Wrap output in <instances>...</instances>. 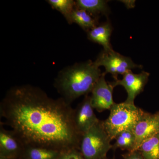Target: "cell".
Returning <instances> with one entry per match:
<instances>
[{
    "mask_svg": "<svg viewBox=\"0 0 159 159\" xmlns=\"http://www.w3.org/2000/svg\"><path fill=\"white\" fill-rule=\"evenodd\" d=\"M74 114V109L62 98L52 99L30 85L12 88L0 104L1 117L25 145L59 152L79 150L82 136Z\"/></svg>",
    "mask_w": 159,
    "mask_h": 159,
    "instance_id": "cell-1",
    "label": "cell"
},
{
    "mask_svg": "<svg viewBox=\"0 0 159 159\" xmlns=\"http://www.w3.org/2000/svg\"><path fill=\"white\" fill-rule=\"evenodd\" d=\"M102 73L95 61L75 64L60 72L54 86L67 103L71 104L92 92Z\"/></svg>",
    "mask_w": 159,
    "mask_h": 159,
    "instance_id": "cell-2",
    "label": "cell"
},
{
    "mask_svg": "<svg viewBox=\"0 0 159 159\" xmlns=\"http://www.w3.org/2000/svg\"><path fill=\"white\" fill-rule=\"evenodd\" d=\"M110 111L108 118L102 122L111 141L122 132L133 131L145 112L125 101L115 103Z\"/></svg>",
    "mask_w": 159,
    "mask_h": 159,
    "instance_id": "cell-3",
    "label": "cell"
},
{
    "mask_svg": "<svg viewBox=\"0 0 159 159\" xmlns=\"http://www.w3.org/2000/svg\"><path fill=\"white\" fill-rule=\"evenodd\" d=\"M111 141L100 120L83 135L79 150L85 159H107V154L112 148Z\"/></svg>",
    "mask_w": 159,
    "mask_h": 159,
    "instance_id": "cell-4",
    "label": "cell"
},
{
    "mask_svg": "<svg viewBox=\"0 0 159 159\" xmlns=\"http://www.w3.org/2000/svg\"><path fill=\"white\" fill-rule=\"evenodd\" d=\"M98 66L104 67V73L110 74L115 80H118L119 74L123 75L133 69H142L143 66L136 64L130 57H125L114 51H101L95 61Z\"/></svg>",
    "mask_w": 159,
    "mask_h": 159,
    "instance_id": "cell-5",
    "label": "cell"
},
{
    "mask_svg": "<svg viewBox=\"0 0 159 159\" xmlns=\"http://www.w3.org/2000/svg\"><path fill=\"white\" fill-rule=\"evenodd\" d=\"M149 75V73L144 71L139 74H134L132 71H129L123 75L122 79L114 80L110 83L114 88L117 86H122L127 93L125 102L134 104L136 97L144 91Z\"/></svg>",
    "mask_w": 159,
    "mask_h": 159,
    "instance_id": "cell-6",
    "label": "cell"
},
{
    "mask_svg": "<svg viewBox=\"0 0 159 159\" xmlns=\"http://www.w3.org/2000/svg\"><path fill=\"white\" fill-rule=\"evenodd\" d=\"M105 73H102L92 90L91 103L94 109L99 112L110 110L115 104L113 98L114 88L107 82Z\"/></svg>",
    "mask_w": 159,
    "mask_h": 159,
    "instance_id": "cell-7",
    "label": "cell"
},
{
    "mask_svg": "<svg viewBox=\"0 0 159 159\" xmlns=\"http://www.w3.org/2000/svg\"><path fill=\"white\" fill-rule=\"evenodd\" d=\"M99 121L94 112L90 96H85L82 102L74 109V121L77 130L82 136Z\"/></svg>",
    "mask_w": 159,
    "mask_h": 159,
    "instance_id": "cell-8",
    "label": "cell"
},
{
    "mask_svg": "<svg viewBox=\"0 0 159 159\" xmlns=\"http://www.w3.org/2000/svg\"><path fill=\"white\" fill-rule=\"evenodd\" d=\"M25 145L12 130L0 126V155L9 159H20Z\"/></svg>",
    "mask_w": 159,
    "mask_h": 159,
    "instance_id": "cell-9",
    "label": "cell"
},
{
    "mask_svg": "<svg viewBox=\"0 0 159 159\" xmlns=\"http://www.w3.org/2000/svg\"><path fill=\"white\" fill-rule=\"evenodd\" d=\"M135 137V151L146 140L159 133V117L156 114L145 112L134 129Z\"/></svg>",
    "mask_w": 159,
    "mask_h": 159,
    "instance_id": "cell-10",
    "label": "cell"
},
{
    "mask_svg": "<svg viewBox=\"0 0 159 159\" xmlns=\"http://www.w3.org/2000/svg\"><path fill=\"white\" fill-rule=\"evenodd\" d=\"M113 28L109 20L102 23L88 31V38L91 41L102 46L104 51L113 50L110 40Z\"/></svg>",
    "mask_w": 159,
    "mask_h": 159,
    "instance_id": "cell-11",
    "label": "cell"
},
{
    "mask_svg": "<svg viewBox=\"0 0 159 159\" xmlns=\"http://www.w3.org/2000/svg\"><path fill=\"white\" fill-rule=\"evenodd\" d=\"M76 7L85 10L98 18L99 15L107 16L110 13L108 1L104 0H77Z\"/></svg>",
    "mask_w": 159,
    "mask_h": 159,
    "instance_id": "cell-12",
    "label": "cell"
},
{
    "mask_svg": "<svg viewBox=\"0 0 159 159\" xmlns=\"http://www.w3.org/2000/svg\"><path fill=\"white\" fill-rule=\"evenodd\" d=\"M60 152L50 148L25 145L20 159H57Z\"/></svg>",
    "mask_w": 159,
    "mask_h": 159,
    "instance_id": "cell-13",
    "label": "cell"
},
{
    "mask_svg": "<svg viewBox=\"0 0 159 159\" xmlns=\"http://www.w3.org/2000/svg\"><path fill=\"white\" fill-rule=\"evenodd\" d=\"M71 23H75L84 31H89L99 25L98 18L94 17L87 11L76 7L72 15Z\"/></svg>",
    "mask_w": 159,
    "mask_h": 159,
    "instance_id": "cell-14",
    "label": "cell"
},
{
    "mask_svg": "<svg viewBox=\"0 0 159 159\" xmlns=\"http://www.w3.org/2000/svg\"><path fill=\"white\" fill-rule=\"evenodd\" d=\"M138 150L144 159H159V133L143 142Z\"/></svg>",
    "mask_w": 159,
    "mask_h": 159,
    "instance_id": "cell-15",
    "label": "cell"
},
{
    "mask_svg": "<svg viewBox=\"0 0 159 159\" xmlns=\"http://www.w3.org/2000/svg\"><path fill=\"white\" fill-rule=\"evenodd\" d=\"M115 139L116 142L112 145V149L114 150L120 148L121 150L128 151V152L135 151V137L133 131L122 132Z\"/></svg>",
    "mask_w": 159,
    "mask_h": 159,
    "instance_id": "cell-16",
    "label": "cell"
},
{
    "mask_svg": "<svg viewBox=\"0 0 159 159\" xmlns=\"http://www.w3.org/2000/svg\"><path fill=\"white\" fill-rule=\"evenodd\" d=\"M47 2L53 9L61 12L69 24H72L71 15L76 8V1L73 0H48Z\"/></svg>",
    "mask_w": 159,
    "mask_h": 159,
    "instance_id": "cell-17",
    "label": "cell"
},
{
    "mask_svg": "<svg viewBox=\"0 0 159 159\" xmlns=\"http://www.w3.org/2000/svg\"><path fill=\"white\" fill-rule=\"evenodd\" d=\"M57 159H85L78 149L70 148L60 152Z\"/></svg>",
    "mask_w": 159,
    "mask_h": 159,
    "instance_id": "cell-18",
    "label": "cell"
},
{
    "mask_svg": "<svg viewBox=\"0 0 159 159\" xmlns=\"http://www.w3.org/2000/svg\"><path fill=\"white\" fill-rule=\"evenodd\" d=\"M124 159H144L139 151L128 152L122 155Z\"/></svg>",
    "mask_w": 159,
    "mask_h": 159,
    "instance_id": "cell-19",
    "label": "cell"
},
{
    "mask_svg": "<svg viewBox=\"0 0 159 159\" xmlns=\"http://www.w3.org/2000/svg\"><path fill=\"white\" fill-rule=\"evenodd\" d=\"M122 2L124 3L125 5V6L127 8H134V6H135V2L134 1H122Z\"/></svg>",
    "mask_w": 159,
    "mask_h": 159,
    "instance_id": "cell-20",
    "label": "cell"
},
{
    "mask_svg": "<svg viewBox=\"0 0 159 159\" xmlns=\"http://www.w3.org/2000/svg\"><path fill=\"white\" fill-rule=\"evenodd\" d=\"M0 159H9L6 157L0 155Z\"/></svg>",
    "mask_w": 159,
    "mask_h": 159,
    "instance_id": "cell-21",
    "label": "cell"
},
{
    "mask_svg": "<svg viewBox=\"0 0 159 159\" xmlns=\"http://www.w3.org/2000/svg\"><path fill=\"white\" fill-rule=\"evenodd\" d=\"M156 114L157 116H158L159 117V111L157 112Z\"/></svg>",
    "mask_w": 159,
    "mask_h": 159,
    "instance_id": "cell-22",
    "label": "cell"
}]
</instances>
